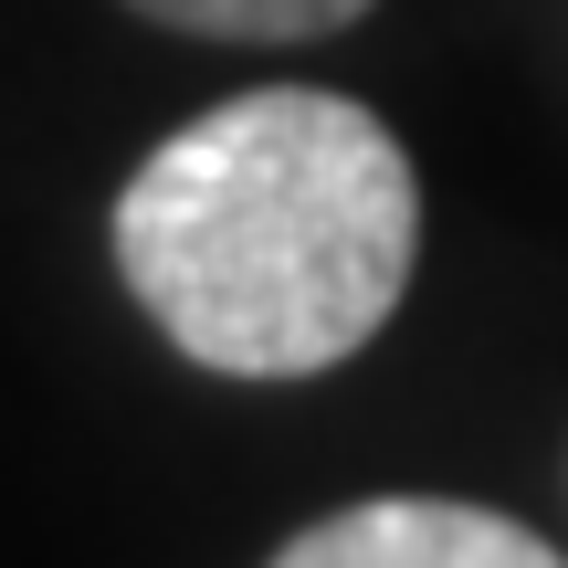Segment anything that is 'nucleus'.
<instances>
[{
    "label": "nucleus",
    "instance_id": "1",
    "mask_svg": "<svg viewBox=\"0 0 568 568\" xmlns=\"http://www.w3.org/2000/svg\"><path fill=\"white\" fill-rule=\"evenodd\" d=\"M422 180L368 105L326 84H264L116 190V274L159 337L232 379H305L358 358L410 295Z\"/></svg>",
    "mask_w": 568,
    "mask_h": 568
},
{
    "label": "nucleus",
    "instance_id": "2",
    "mask_svg": "<svg viewBox=\"0 0 568 568\" xmlns=\"http://www.w3.org/2000/svg\"><path fill=\"white\" fill-rule=\"evenodd\" d=\"M274 568H558L548 537H527L495 506H453V495H368L305 527Z\"/></svg>",
    "mask_w": 568,
    "mask_h": 568
},
{
    "label": "nucleus",
    "instance_id": "3",
    "mask_svg": "<svg viewBox=\"0 0 568 568\" xmlns=\"http://www.w3.org/2000/svg\"><path fill=\"white\" fill-rule=\"evenodd\" d=\"M138 11L201 42H316V32H347L368 0H138Z\"/></svg>",
    "mask_w": 568,
    "mask_h": 568
}]
</instances>
